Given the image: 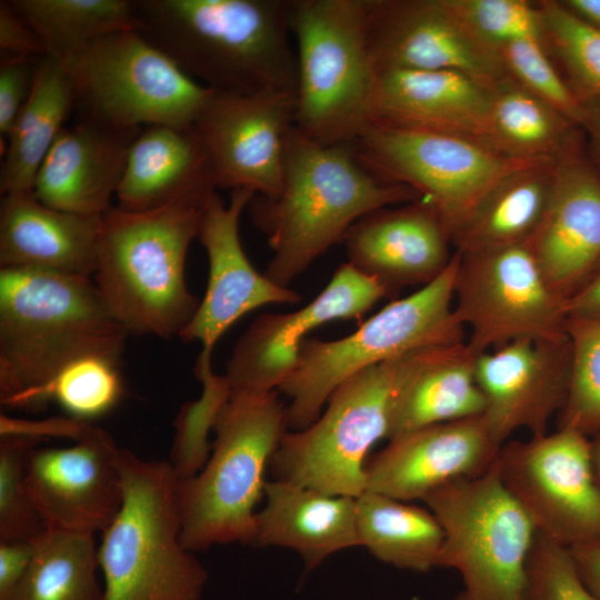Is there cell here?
Returning <instances> with one entry per match:
<instances>
[{
    "instance_id": "obj_1",
    "label": "cell",
    "mask_w": 600,
    "mask_h": 600,
    "mask_svg": "<svg viewBox=\"0 0 600 600\" xmlns=\"http://www.w3.org/2000/svg\"><path fill=\"white\" fill-rule=\"evenodd\" d=\"M422 198L387 182L357 156L353 143L324 146L293 124L287 133L278 194H254L247 209L273 252L264 274L288 287L320 256L342 243L350 227L383 207Z\"/></svg>"
},
{
    "instance_id": "obj_2",
    "label": "cell",
    "mask_w": 600,
    "mask_h": 600,
    "mask_svg": "<svg viewBox=\"0 0 600 600\" xmlns=\"http://www.w3.org/2000/svg\"><path fill=\"white\" fill-rule=\"evenodd\" d=\"M292 0H132L134 30L219 92L296 93Z\"/></svg>"
},
{
    "instance_id": "obj_3",
    "label": "cell",
    "mask_w": 600,
    "mask_h": 600,
    "mask_svg": "<svg viewBox=\"0 0 600 600\" xmlns=\"http://www.w3.org/2000/svg\"><path fill=\"white\" fill-rule=\"evenodd\" d=\"M128 336L92 278L1 268V404L42 387L81 358L119 362Z\"/></svg>"
},
{
    "instance_id": "obj_4",
    "label": "cell",
    "mask_w": 600,
    "mask_h": 600,
    "mask_svg": "<svg viewBox=\"0 0 600 600\" xmlns=\"http://www.w3.org/2000/svg\"><path fill=\"white\" fill-rule=\"evenodd\" d=\"M204 206L183 201L143 211L116 206L101 216L92 279L129 333L168 339L194 316L200 299L187 287L186 259Z\"/></svg>"
},
{
    "instance_id": "obj_5",
    "label": "cell",
    "mask_w": 600,
    "mask_h": 600,
    "mask_svg": "<svg viewBox=\"0 0 600 600\" xmlns=\"http://www.w3.org/2000/svg\"><path fill=\"white\" fill-rule=\"evenodd\" d=\"M288 429L287 406L277 390L231 396L217 420L208 461L196 476L177 479L186 549L252 543L264 472Z\"/></svg>"
},
{
    "instance_id": "obj_6",
    "label": "cell",
    "mask_w": 600,
    "mask_h": 600,
    "mask_svg": "<svg viewBox=\"0 0 600 600\" xmlns=\"http://www.w3.org/2000/svg\"><path fill=\"white\" fill-rule=\"evenodd\" d=\"M122 506L98 548L103 600H199L208 572L180 540L169 460L120 449Z\"/></svg>"
},
{
    "instance_id": "obj_7",
    "label": "cell",
    "mask_w": 600,
    "mask_h": 600,
    "mask_svg": "<svg viewBox=\"0 0 600 600\" xmlns=\"http://www.w3.org/2000/svg\"><path fill=\"white\" fill-rule=\"evenodd\" d=\"M459 254L432 282L386 304L356 331L336 340L306 339L297 367L278 388L289 398L292 431L312 424L333 391L348 378L377 363L414 351L466 342L454 312Z\"/></svg>"
},
{
    "instance_id": "obj_8",
    "label": "cell",
    "mask_w": 600,
    "mask_h": 600,
    "mask_svg": "<svg viewBox=\"0 0 600 600\" xmlns=\"http://www.w3.org/2000/svg\"><path fill=\"white\" fill-rule=\"evenodd\" d=\"M368 0H292L298 79L294 126L324 144L354 143L372 126L378 71L367 41Z\"/></svg>"
},
{
    "instance_id": "obj_9",
    "label": "cell",
    "mask_w": 600,
    "mask_h": 600,
    "mask_svg": "<svg viewBox=\"0 0 600 600\" xmlns=\"http://www.w3.org/2000/svg\"><path fill=\"white\" fill-rule=\"evenodd\" d=\"M433 349L389 359L343 381L312 424L284 433L269 467L274 479L332 496L362 494L368 453L389 438L399 396Z\"/></svg>"
},
{
    "instance_id": "obj_10",
    "label": "cell",
    "mask_w": 600,
    "mask_h": 600,
    "mask_svg": "<svg viewBox=\"0 0 600 600\" xmlns=\"http://www.w3.org/2000/svg\"><path fill=\"white\" fill-rule=\"evenodd\" d=\"M422 501L443 531L438 567L462 578L456 600H526L538 532L501 482L496 462L486 473L442 486Z\"/></svg>"
},
{
    "instance_id": "obj_11",
    "label": "cell",
    "mask_w": 600,
    "mask_h": 600,
    "mask_svg": "<svg viewBox=\"0 0 600 600\" xmlns=\"http://www.w3.org/2000/svg\"><path fill=\"white\" fill-rule=\"evenodd\" d=\"M63 63L76 118L118 129L192 126L212 92L134 29L104 36Z\"/></svg>"
},
{
    "instance_id": "obj_12",
    "label": "cell",
    "mask_w": 600,
    "mask_h": 600,
    "mask_svg": "<svg viewBox=\"0 0 600 600\" xmlns=\"http://www.w3.org/2000/svg\"><path fill=\"white\" fill-rule=\"evenodd\" d=\"M362 164L380 179L404 184L430 201L449 237L506 174L529 163L481 140L450 132L371 126L354 143Z\"/></svg>"
},
{
    "instance_id": "obj_13",
    "label": "cell",
    "mask_w": 600,
    "mask_h": 600,
    "mask_svg": "<svg viewBox=\"0 0 600 600\" xmlns=\"http://www.w3.org/2000/svg\"><path fill=\"white\" fill-rule=\"evenodd\" d=\"M458 254L454 312L470 329L466 343L476 356L517 339L567 337L566 301L529 242Z\"/></svg>"
},
{
    "instance_id": "obj_14",
    "label": "cell",
    "mask_w": 600,
    "mask_h": 600,
    "mask_svg": "<svg viewBox=\"0 0 600 600\" xmlns=\"http://www.w3.org/2000/svg\"><path fill=\"white\" fill-rule=\"evenodd\" d=\"M496 467L540 536L568 549L600 540V484L587 436L558 428L503 443Z\"/></svg>"
},
{
    "instance_id": "obj_15",
    "label": "cell",
    "mask_w": 600,
    "mask_h": 600,
    "mask_svg": "<svg viewBox=\"0 0 600 600\" xmlns=\"http://www.w3.org/2000/svg\"><path fill=\"white\" fill-rule=\"evenodd\" d=\"M294 112L292 92L212 90L193 127L210 154L217 188L278 194L286 137L294 124Z\"/></svg>"
},
{
    "instance_id": "obj_16",
    "label": "cell",
    "mask_w": 600,
    "mask_h": 600,
    "mask_svg": "<svg viewBox=\"0 0 600 600\" xmlns=\"http://www.w3.org/2000/svg\"><path fill=\"white\" fill-rule=\"evenodd\" d=\"M382 298H387L383 287L347 262L304 307L259 316L228 359L224 377L231 396L278 390L294 371L308 333L330 321L359 318Z\"/></svg>"
},
{
    "instance_id": "obj_17",
    "label": "cell",
    "mask_w": 600,
    "mask_h": 600,
    "mask_svg": "<svg viewBox=\"0 0 600 600\" xmlns=\"http://www.w3.org/2000/svg\"><path fill=\"white\" fill-rule=\"evenodd\" d=\"M120 449L92 424L72 446L30 450L26 487L47 528L94 534L109 527L123 501Z\"/></svg>"
},
{
    "instance_id": "obj_18",
    "label": "cell",
    "mask_w": 600,
    "mask_h": 600,
    "mask_svg": "<svg viewBox=\"0 0 600 600\" xmlns=\"http://www.w3.org/2000/svg\"><path fill=\"white\" fill-rule=\"evenodd\" d=\"M367 41L378 72L450 70L488 87L507 77L499 52L476 39L446 0H368Z\"/></svg>"
},
{
    "instance_id": "obj_19",
    "label": "cell",
    "mask_w": 600,
    "mask_h": 600,
    "mask_svg": "<svg viewBox=\"0 0 600 600\" xmlns=\"http://www.w3.org/2000/svg\"><path fill=\"white\" fill-rule=\"evenodd\" d=\"M256 193L230 191L228 204L216 192L202 210L198 239L208 258V283L200 304L179 334L213 351L223 333L244 314L267 304H296L301 296L260 273L248 259L240 240L239 222Z\"/></svg>"
},
{
    "instance_id": "obj_20",
    "label": "cell",
    "mask_w": 600,
    "mask_h": 600,
    "mask_svg": "<svg viewBox=\"0 0 600 600\" xmlns=\"http://www.w3.org/2000/svg\"><path fill=\"white\" fill-rule=\"evenodd\" d=\"M476 378L486 399L482 414L500 444L519 429L547 433L569 390L571 347L561 339L522 338L476 356Z\"/></svg>"
},
{
    "instance_id": "obj_21",
    "label": "cell",
    "mask_w": 600,
    "mask_h": 600,
    "mask_svg": "<svg viewBox=\"0 0 600 600\" xmlns=\"http://www.w3.org/2000/svg\"><path fill=\"white\" fill-rule=\"evenodd\" d=\"M501 447L483 416L423 427L390 439L368 459L366 490L423 500L442 486L489 471Z\"/></svg>"
},
{
    "instance_id": "obj_22",
    "label": "cell",
    "mask_w": 600,
    "mask_h": 600,
    "mask_svg": "<svg viewBox=\"0 0 600 600\" xmlns=\"http://www.w3.org/2000/svg\"><path fill=\"white\" fill-rule=\"evenodd\" d=\"M342 243L348 262L377 280L387 298L406 287L432 282L453 257L447 227L424 198L364 214L350 227Z\"/></svg>"
},
{
    "instance_id": "obj_23",
    "label": "cell",
    "mask_w": 600,
    "mask_h": 600,
    "mask_svg": "<svg viewBox=\"0 0 600 600\" xmlns=\"http://www.w3.org/2000/svg\"><path fill=\"white\" fill-rule=\"evenodd\" d=\"M529 244L547 282L564 301L600 266V173L586 139L558 160L549 207Z\"/></svg>"
},
{
    "instance_id": "obj_24",
    "label": "cell",
    "mask_w": 600,
    "mask_h": 600,
    "mask_svg": "<svg viewBox=\"0 0 600 600\" xmlns=\"http://www.w3.org/2000/svg\"><path fill=\"white\" fill-rule=\"evenodd\" d=\"M141 129L76 118L42 161L33 186L36 197L57 210L101 217L112 208L129 149Z\"/></svg>"
},
{
    "instance_id": "obj_25",
    "label": "cell",
    "mask_w": 600,
    "mask_h": 600,
    "mask_svg": "<svg viewBox=\"0 0 600 600\" xmlns=\"http://www.w3.org/2000/svg\"><path fill=\"white\" fill-rule=\"evenodd\" d=\"M210 154L192 126L142 128L129 149L116 198L129 211L173 202L204 206L217 192Z\"/></svg>"
},
{
    "instance_id": "obj_26",
    "label": "cell",
    "mask_w": 600,
    "mask_h": 600,
    "mask_svg": "<svg viewBox=\"0 0 600 600\" xmlns=\"http://www.w3.org/2000/svg\"><path fill=\"white\" fill-rule=\"evenodd\" d=\"M490 88L458 71H381L372 102V126L450 132L480 140Z\"/></svg>"
},
{
    "instance_id": "obj_27",
    "label": "cell",
    "mask_w": 600,
    "mask_h": 600,
    "mask_svg": "<svg viewBox=\"0 0 600 600\" xmlns=\"http://www.w3.org/2000/svg\"><path fill=\"white\" fill-rule=\"evenodd\" d=\"M100 222L101 217L50 208L33 191L4 194L0 266L92 278Z\"/></svg>"
},
{
    "instance_id": "obj_28",
    "label": "cell",
    "mask_w": 600,
    "mask_h": 600,
    "mask_svg": "<svg viewBox=\"0 0 600 600\" xmlns=\"http://www.w3.org/2000/svg\"><path fill=\"white\" fill-rule=\"evenodd\" d=\"M256 514L253 544L290 548L313 569L329 556L359 547L356 498L332 496L293 482H266Z\"/></svg>"
},
{
    "instance_id": "obj_29",
    "label": "cell",
    "mask_w": 600,
    "mask_h": 600,
    "mask_svg": "<svg viewBox=\"0 0 600 600\" xmlns=\"http://www.w3.org/2000/svg\"><path fill=\"white\" fill-rule=\"evenodd\" d=\"M557 162L529 163L501 178L453 232L454 251L464 254L529 242L549 207Z\"/></svg>"
},
{
    "instance_id": "obj_30",
    "label": "cell",
    "mask_w": 600,
    "mask_h": 600,
    "mask_svg": "<svg viewBox=\"0 0 600 600\" xmlns=\"http://www.w3.org/2000/svg\"><path fill=\"white\" fill-rule=\"evenodd\" d=\"M74 88L66 64L50 56L36 63L29 97L7 137L1 194L33 191L38 170L74 113Z\"/></svg>"
},
{
    "instance_id": "obj_31",
    "label": "cell",
    "mask_w": 600,
    "mask_h": 600,
    "mask_svg": "<svg viewBox=\"0 0 600 600\" xmlns=\"http://www.w3.org/2000/svg\"><path fill=\"white\" fill-rule=\"evenodd\" d=\"M480 140L509 158L557 162L584 134L559 110L504 77L490 88Z\"/></svg>"
},
{
    "instance_id": "obj_32",
    "label": "cell",
    "mask_w": 600,
    "mask_h": 600,
    "mask_svg": "<svg viewBox=\"0 0 600 600\" xmlns=\"http://www.w3.org/2000/svg\"><path fill=\"white\" fill-rule=\"evenodd\" d=\"M474 362L476 354L466 342L433 349L406 382L388 440L423 427L482 416L486 399Z\"/></svg>"
},
{
    "instance_id": "obj_33",
    "label": "cell",
    "mask_w": 600,
    "mask_h": 600,
    "mask_svg": "<svg viewBox=\"0 0 600 600\" xmlns=\"http://www.w3.org/2000/svg\"><path fill=\"white\" fill-rule=\"evenodd\" d=\"M359 547L399 569L424 572L439 566L443 531L428 508L366 490L356 498Z\"/></svg>"
},
{
    "instance_id": "obj_34",
    "label": "cell",
    "mask_w": 600,
    "mask_h": 600,
    "mask_svg": "<svg viewBox=\"0 0 600 600\" xmlns=\"http://www.w3.org/2000/svg\"><path fill=\"white\" fill-rule=\"evenodd\" d=\"M14 600H103L93 534L46 528Z\"/></svg>"
},
{
    "instance_id": "obj_35",
    "label": "cell",
    "mask_w": 600,
    "mask_h": 600,
    "mask_svg": "<svg viewBox=\"0 0 600 600\" xmlns=\"http://www.w3.org/2000/svg\"><path fill=\"white\" fill-rule=\"evenodd\" d=\"M41 40L46 56L69 61L91 42L134 29L132 0H10Z\"/></svg>"
},
{
    "instance_id": "obj_36",
    "label": "cell",
    "mask_w": 600,
    "mask_h": 600,
    "mask_svg": "<svg viewBox=\"0 0 600 600\" xmlns=\"http://www.w3.org/2000/svg\"><path fill=\"white\" fill-rule=\"evenodd\" d=\"M122 391L119 362L90 356L68 364L49 382L14 399L7 407L39 409L54 400L69 416L89 421L110 411Z\"/></svg>"
},
{
    "instance_id": "obj_37",
    "label": "cell",
    "mask_w": 600,
    "mask_h": 600,
    "mask_svg": "<svg viewBox=\"0 0 600 600\" xmlns=\"http://www.w3.org/2000/svg\"><path fill=\"white\" fill-rule=\"evenodd\" d=\"M212 352L201 350L194 374L201 383L198 399L182 404L174 420V436L169 462L178 479L196 476L212 451L209 434L231 398L227 378L212 370Z\"/></svg>"
},
{
    "instance_id": "obj_38",
    "label": "cell",
    "mask_w": 600,
    "mask_h": 600,
    "mask_svg": "<svg viewBox=\"0 0 600 600\" xmlns=\"http://www.w3.org/2000/svg\"><path fill=\"white\" fill-rule=\"evenodd\" d=\"M548 52L580 100L600 98V28L561 1H538Z\"/></svg>"
},
{
    "instance_id": "obj_39",
    "label": "cell",
    "mask_w": 600,
    "mask_h": 600,
    "mask_svg": "<svg viewBox=\"0 0 600 600\" xmlns=\"http://www.w3.org/2000/svg\"><path fill=\"white\" fill-rule=\"evenodd\" d=\"M570 383L558 428L587 437L600 431V319L568 318Z\"/></svg>"
},
{
    "instance_id": "obj_40",
    "label": "cell",
    "mask_w": 600,
    "mask_h": 600,
    "mask_svg": "<svg viewBox=\"0 0 600 600\" xmlns=\"http://www.w3.org/2000/svg\"><path fill=\"white\" fill-rule=\"evenodd\" d=\"M468 29L487 47L498 51L516 40L544 42V27L539 3L526 0H446Z\"/></svg>"
},
{
    "instance_id": "obj_41",
    "label": "cell",
    "mask_w": 600,
    "mask_h": 600,
    "mask_svg": "<svg viewBox=\"0 0 600 600\" xmlns=\"http://www.w3.org/2000/svg\"><path fill=\"white\" fill-rule=\"evenodd\" d=\"M40 442L0 437V542L29 541L47 528L24 480L28 453Z\"/></svg>"
},
{
    "instance_id": "obj_42",
    "label": "cell",
    "mask_w": 600,
    "mask_h": 600,
    "mask_svg": "<svg viewBox=\"0 0 600 600\" xmlns=\"http://www.w3.org/2000/svg\"><path fill=\"white\" fill-rule=\"evenodd\" d=\"M507 77L579 126L580 101L551 58L544 42L516 40L498 49Z\"/></svg>"
},
{
    "instance_id": "obj_43",
    "label": "cell",
    "mask_w": 600,
    "mask_h": 600,
    "mask_svg": "<svg viewBox=\"0 0 600 600\" xmlns=\"http://www.w3.org/2000/svg\"><path fill=\"white\" fill-rule=\"evenodd\" d=\"M526 600H599L582 582L568 548L538 533L527 572Z\"/></svg>"
},
{
    "instance_id": "obj_44",
    "label": "cell",
    "mask_w": 600,
    "mask_h": 600,
    "mask_svg": "<svg viewBox=\"0 0 600 600\" xmlns=\"http://www.w3.org/2000/svg\"><path fill=\"white\" fill-rule=\"evenodd\" d=\"M38 60H0V133L6 139L29 97Z\"/></svg>"
},
{
    "instance_id": "obj_45",
    "label": "cell",
    "mask_w": 600,
    "mask_h": 600,
    "mask_svg": "<svg viewBox=\"0 0 600 600\" xmlns=\"http://www.w3.org/2000/svg\"><path fill=\"white\" fill-rule=\"evenodd\" d=\"M46 56L44 47L10 0L0 2V57L37 60Z\"/></svg>"
},
{
    "instance_id": "obj_46",
    "label": "cell",
    "mask_w": 600,
    "mask_h": 600,
    "mask_svg": "<svg viewBox=\"0 0 600 600\" xmlns=\"http://www.w3.org/2000/svg\"><path fill=\"white\" fill-rule=\"evenodd\" d=\"M90 421L71 416L23 419L0 414V437H24L39 441L64 438L77 441L90 429Z\"/></svg>"
},
{
    "instance_id": "obj_47",
    "label": "cell",
    "mask_w": 600,
    "mask_h": 600,
    "mask_svg": "<svg viewBox=\"0 0 600 600\" xmlns=\"http://www.w3.org/2000/svg\"><path fill=\"white\" fill-rule=\"evenodd\" d=\"M32 558V542H0V600H14Z\"/></svg>"
},
{
    "instance_id": "obj_48",
    "label": "cell",
    "mask_w": 600,
    "mask_h": 600,
    "mask_svg": "<svg viewBox=\"0 0 600 600\" xmlns=\"http://www.w3.org/2000/svg\"><path fill=\"white\" fill-rule=\"evenodd\" d=\"M569 551L580 579L600 600V540L576 546Z\"/></svg>"
},
{
    "instance_id": "obj_49",
    "label": "cell",
    "mask_w": 600,
    "mask_h": 600,
    "mask_svg": "<svg viewBox=\"0 0 600 600\" xmlns=\"http://www.w3.org/2000/svg\"><path fill=\"white\" fill-rule=\"evenodd\" d=\"M566 312L568 318L600 319V266L566 301Z\"/></svg>"
},
{
    "instance_id": "obj_50",
    "label": "cell",
    "mask_w": 600,
    "mask_h": 600,
    "mask_svg": "<svg viewBox=\"0 0 600 600\" xmlns=\"http://www.w3.org/2000/svg\"><path fill=\"white\" fill-rule=\"evenodd\" d=\"M580 122L588 154L600 173V98L580 100Z\"/></svg>"
},
{
    "instance_id": "obj_51",
    "label": "cell",
    "mask_w": 600,
    "mask_h": 600,
    "mask_svg": "<svg viewBox=\"0 0 600 600\" xmlns=\"http://www.w3.org/2000/svg\"><path fill=\"white\" fill-rule=\"evenodd\" d=\"M561 3L581 19L600 28V0H561Z\"/></svg>"
},
{
    "instance_id": "obj_52",
    "label": "cell",
    "mask_w": 600,
    "mask_h": 600,
    "mask_svg": "<svg viewBox=\"0 0 600 600\" xmlns=\"http://www.w3.org/2000/svg\"><path fill=\"white\" fill-rule=\"evenodd\" d=\"M591 453L594 472L600 484V431L594 434L591 441Z\"/></svg>"
}]
</instances>
